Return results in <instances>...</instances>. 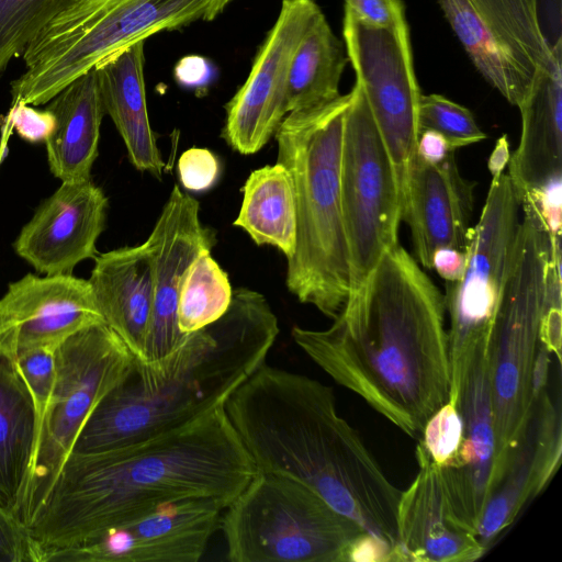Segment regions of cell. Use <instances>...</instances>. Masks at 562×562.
Returning <instances> with one entry per match:
<instances>
[{"label": "cell", "mask_w": 562, "mask_h": 562, "mask_svg": "<svg viewBox=\"0 0 562 562\" xmlns=\"http://www.w3.org/2000/svg\"><path fill=\"white\" fill-rule=\"evenodd\" d=\"M256 473L222 405L124 446L69 453L25 525L48 562L160 505L198 499L225 509Z\"/></svg>", "instance_id": "cell-1"}, {"label": "cell", "mask_w": 562, "mask_h": 562, "mask_svg": "<svg viewBox=\"0 0 562 562\" xmlns=\"http://www.w3.org/2000/svg\"><path fill=\"white\" fill-rule=\"evenodd\" d=\"M443 294L400 245L350 292L325 329L292 328L294 342L335 382L412 438L449 401Z\"/></svg>", "instance_id": "cell-2"}, {"label": "cell", "mask_w": 562, "mask_h": 562, "mask_svg": "<svg viewBox=\"0 0 562 562\" xmlns=\"http://www.w3.org/2000/svg\"><path fill=\"white\" fill-rule=\"evenodd\" d=\"M224 408L257 471L305 484L398 561L401 490L338 413L330 386L266 361Z\"/></svg>", "instance_id": "cell-3"}, {"label": "cell", "mask_w": 562, "mask_h": 562, "mask_svg": "<svg viewBox=\"0 0 562 562\" xmlns=\"http://www.w3.org/2000/svg\"><path fill=\"white\" fill-rule=\"evenodd\" d=\"M279 331L278 317L261 293L233 290L232 303L218 321L186 335L173 351L153 363L135 359L132 371L91 412L71 452L124 446L224 405L267 361Z\"/></svg>", "instance_id": "cell-4"}, {"label": "cell", "mask_w": 562, "mask_h": 562, "mask_svg": "<svg viewBox=\"0 0 562 562\" xmlns=\"http://www.w3.org/2000/svg\"><path fill=\"white\" fill-rule=\"evenodd\" d=\"M350 92L322 106L290 112L274 137L295 192L297 234L288 260L289 291L335 318L350 294L340 199L344 120Z\"/></svg>", "instance_id": "cell-5"}, {"label": "cell", "mask_w": 562, "mask_h": 562, "mask_svg": "<svg viewBox=\"0 0 562 562\" xmlns=\"http://www.w3.org/2000/svg\"><path fill=\"white\" fill-rule=\"evenodd\" d=\"M520 206L487 345L496 486L532 416L538 400L533 374L542 346V322L550 303L561 297V245L552 244L532 198H524Z\"/></svg>", "instance_id": "cell-6"}, {"label": "cell", "mask_w": 562, "mask_h": 562, "mask_svg": "<svg viewBox=\"0 0 562 562\" xmlns=\"http://www.w3.org/2000/svg\"><path fill=\"white\" fill-rule=\"evenodd\" d=\"M234 0H76L23 52L11 104H47L66 86L115 53L160 31L213 21Z\"/></svg>", "instance_id": "cell-7"}, {"label": "cell", "mask_w": 562, "mask_h": 562, "mask_svg": "<svg viewBox=\"0 0 562 562\" xmlns=\"http://www.w3.org/2000/svg\"><path fill=\"white\" fill-rule=\"evenodd\" d=\"M222 514L231 562H346L369 535L305 484L259 471Z\"/></svg>", "instance_id": "cell-8"}, {"label": "cell", "mask_w": 562, "mask_h": 562, "mask_svg": "<svg viewBox=\"0 0 562 562\" xmlns=\"http://www.w3.org/2000/svg\"><path fill=\"white\" fill-rule=\"evenodd\" d=\"M340 199L350 292L398 244L402 199L390 154L358 83L344 120Z\"/></svg>", "instance_id": "cell-9"}, {"label": "cell", "mask_w": 562, "mask_h": 562, "mask_svg": "<svg viewBox=\"0 0 562 562\" xmlns=\"http://www.w3.org/2000/svg\"><path fill=\"white\" fill-rule=\"evenodd\" d=\"M520 200L507 173L492 177L480 218L471 229L462 277L447 282L450 403L457 406L461 384L488 336L503 290L519 224Z\"/></svg>", "instance_id": "cell-10"}, {"label": "cell", "mask_w": 562, "mask_h": 562, "mask_svg": "<svg viewBox=\"0 0 562 562\" xmlns=\"http://www.w3.org/2000/svg\"><path fill=\"white\" fill-rule=\"evenodd\" d=\"M56 375L33 460L23 521L71 452L95 406L132 371L135 357L106 325L86 327L55 349Z\"/></svg>", "instance_id": "cell-11"}, {"label": "cell", "mask_w": 562, "mask_h": 562, "mask_svg": "<svg viewBox=\"0 0 562 562\" xmlns=\"http://www.w3.org/2000/svg\"><path fill=\"white\" fill-rule=\"evenodd\" d=\"M342 33L356 83L362 90L392 159L403 209L416 157L422 95L407 23L375 26L345 8Z\"/></svg>", "instance_id": "cell-12"}, {"label": "cell", "mask_w": 562, "mask_h": 562, "mask_svg": "<svg viewBox=\"0 0 562 562\" xmlns=\"http://www.w3.org/2000/svg\"><path fill=\"white\" fill-rule=\"evenodd\" d=\"M483 78L518 106L552 57L539 0H438Z\"/></svg>", "instance_id": "cell-13"}, {"label": "cell", "mask_w": 562, "mask_h": 562, "mask_svg": "<svg viewBox=\"0 0 562 562\" xmlns=\"http://www.w3.org/2000/svg\"><path fill=\"white\" fill-rule=\"evenodd\" d=\"M323 13L314 0H282L278 18L254 59L244 85L226 104L222 137L235 151L252 155L286 113L289 72L303 36Z\"/></svg>", "instance_id": "cell-14"}, {"label": "cell", "mask_w": 562, "mask_h": 562, "mask_svg": "<svg viewBox=\"0 0 562 562\" xmlns=\"http://www.w3.org/2000/svg\"><path fill=\"white\" fill-rule=\"evenodd\" d=\"M224 508L210 501L160 505L49 561L198 562L220 528Z\"/></svg>", "instance_id": "cell-15"}, {"label": "cell", "mask_w": 562, "mask_h": 562, "mask_svg": "<svg viewBox=\"0 0 562 562\" xmlns=\"http://www.w3.org/2000/svg\"><path fill=\"white\" fill-rule=\"evenodd\" d=\"M215 233L202 225L199 202L175 184L144 243L151 261L154 302L140 363H153L183 340L177 321L180 285L186 270L201 254L211 252Z\"/></svg>", "instance_id": "cell-16"}, {"label": "cell", "mask_w": 562, "mask_h": 562, "mask_svg": "<svg viewBox=\"0 0 562 562\" xmlns=\"http://www.w3.org/2000/svg\"><path fill=\"white\" fill-rule=\"evenodd\" d=\"M103 323L88 280L27 273L0 299V355L14 360L29 350L56 349L75 333Z\"/></svg>", "instance_id": "cell-17"}, {"label": "cell", "mask_w": 562, "mask_h": 562, "mask_svg": "<svg viewBox=\"0 0 562 562\" xmlns=\"http://www.w3.org/2000/svg\"><path fill=\"white\" fill-rule=\"evenodd\" d=\"M108 198L91 179L61 182L35 210L13 243L15 254L45 276L72 274L97 256Z\"/></svg>", "instance_id": "cell-18"}, {"label": "cell", "mask_w": 562, "mask_h": 562, "mask_svg": "<svg viewBox=\"0 0 562 562\" xmlns=\"http://www.w3.org/2000/svg\"><path fill=\"white\" fill-rule=\"evenodd\" d=\"M418 471L397 505L398 561L473 562L484 555L477 530L456 510L441 465L420 442Z\"/></svg>", "instance_id": "cell-19"}, {"label": "cell", "mask_w": 562, "mask_h": 562, "mask_svg": "<svg viewBox=\"0 0 562 562\" xmlns=\"http://www.w3.org/2000/svg\"><path fill=\"white\" fill-rule=\"evenodd\" d=\"M457 408L462 420L461 445L456 458L441 469L454 508L477 530L496 487L487 346L479 350L463 378Z\"/></svg>", "instance_id": "cell-20"}, {"label": "cell", "mask_w": 562, "mask_h": 562, "mask_svg": "<svg viewBox=\"0 0 562 562\" xmlns=\"http://www.w3.org/2000/svg\"><path fill=\"white\" fill-rule=\"evenodd\" d=\"M475 183L464 179L451 155L438 165L415 158L402 209L420 265L431 269L434 252L453 247L468 252Z\"/></svg>", "instance_id": "cell-21"}, {"label": "cell", "mask_w": 562, "mask_h": 562, "mask_svg": "<svg viewBox=\"0 0 562 562\" xmlns=\"http://www.w3.org/2000/svg\"><path fill=\"white\" fill-rule=\"evenodd\" d=\"M561 456L560 404L543 390L526 432L481 516L477 536L486 550L516 520L526 504L546 488L560 465Z\"/></svg>", "instance_id": "cell-22"}, {"label": "cell", "mask_w": 562, "mask_h": 562, "mask_svg": "<svg viewBox=\"0 0 562 562\" xmlns=\"http://www.w3.org/2000/svg\"><path fill=\"white\" fill-rule=\"evenodd\" d=\"M520 140L510 154L508 177L521 201L562 177V38L552 44V57L535 78L518 105Z\"/></svg>", "instance_id": "cell-23"}, {"label": "cell", "mask_w": 562, "mask_h": 562, "mask_svg": "<svg viewBox=\"0 0 562 562\" xmlns=\"http://www.w3.org/2000/svg\"><path fill=\"white\" fill-rule=\"evenodd\" d=\"M88 282L104 323L140 361L154 302L151 261L145 245L95 256Z\"/></svg>", "instance_id": "cell-24"}, {"label": "cell", "mask_w": 562, "mask_h": 562, "mask_svg": "<svg viewBox=\"0 0 562 562\" xmlns=\"http://www.w3.org/2000/svg\"><path fill=\"white\" fill-rule=\"evenodd\" d=\"M144 44L139 41L115 53L95 70L105 114L120 133L131 164L160 179L165 162L147 112Z\"/></svg>", "instance_id": "cell-25"}, {"label": "cell", "mask_w": 562, "mask_h": 562, "mask_svg": "<svg viewBox=\"0 0 562 562\" xmlns=\"http://www.w3.org/2000/svg\"><path fill=\"white\" fill-rule=\"evenodd\" d=\"M47 104L56 121L45 142L50 172L61 182L91 179L105 114L95 68L66 86Z\"/></svg>", "instance_id": "cell-26"}, {"label": "cell", "mask_w": 562, "mask_h": 562, "mask_svg": "<svg viewBox=\"0 0 562 562\" xmlns=\"http://www.w3.org/2000/svg\"><path fill=\"white\" fill-rule=\"evenodd\" d=\"M37 441L29 389L13 360L0 355V505L22 520Z\"/></svg>", "instance_id": "cell-27"}, {"label": "cell", "mask_w": 562, "mask_h": 562, "mask_svg": "<svg viewBox=\"0 0 562 562\" xmlns=\"http://www.w3.org/2000/svg\"><path fill=\"white\" fill-rule=\"evenodd\" d=\"M258 245H269L291 259L297 218L292 178L280 162L254 170L243 187V201L233 223Z\"/></svg>", "instance_id": "cell-28"}, {"label": "cell", "mask_w": 562, "mask_h": 562, "mask_svg": "<svg viewBox=\"0 0 562 562\" xmlns=\"http://www.w3.org/2000/svg\"><path fill=\"white\" fill-rule=\"evenodd\" d=\"M348 57L345 44L321 13L299 44L291 63L286 113L308 110L335 101Z\"/></svg>", "instance_id": "cell-29"}, {"label": "cell", "mask_w": 562, "mask_h": 562, "mask_svg": "<svg viewBox=\"0 0 562 562\" xmlns=\"http://www.w3.org/2000/svg\"><path fill=\"white\" fill-rule=\"evenodd\" d=\"M233 289L227 272L204 252L188 267L181 281L177 321L183 335L218 321L228 310Z\"/></svg>", "instance_id": "cell-30"}, {"label": "cell", "mask_w": 562, "mask_h": 562, "mask_svg": "<svg viewBox=\"0 0 562 562\" xmlns=\"http://www.w3.org/2000/svg\"><path fill=\"white\" fill-rule=\"evenodd\" d=\"M76 0H0V77L13 57Z\"/></svg>", "instance_id": "cell-31"}, {"label": "cell", "mask_w": 562, "mask_h": 562, "mask_svg": "<svg viewBox=\"0 0 562 562\" xmlns=\"http://www.w3.org/2000/svg\"><path fill=\"white\" fill-rule=\"evenodd\" d=\"M417 122L418 133L434 131L443 136L456 150L486 138L469 109L437 93H422Z\"/></svg>", "instance_id": "cell-32"}, {"label": "cell", "mask_w": 562, "mask_h": 562, "mask_svg": "<svg viewBox=\"0 0 562 562\" xmlns=\"http://www.w3.org/2000/svg\"><path fill=\"white\" fill-rule=\"evenodd\" d=\"M13 362L20 372L26 387L29 389L33 400L37 415L40 438L42 424L52 397L55 383V349L40 348L29 350L19 355L13 360Z\"/></svg>", "instance_id": "cell-33"}, {"label": "cell", "mask_w": 562, "mask_h": 562, "mask_svg": "<svg viewBox=\"0 0 562 562\" xmlns=\"http://www.w3.org/2000/svg\"><path fill=\"white\" fill-rule=\"evenodd\" d=\"M461 440L462 420L459 411L448 402L427 420L419 442L435 463L446 465L456 458Z\"/></svg>", "instance_id": "cell-34"}, {"label": "cell", "mask_w": 562, "mask_h": 562, "mask_svg": "<svg viewBox=\"0 0 562 562\" xmlns=\"http://www.w3.org/2000/svg\"><path fill=\"white\" fill-rule=\"evenodd\" d=\"M178 175L186 190L204 192L216 184L221 175V162L212 150L191 147L179 157Z\"/></svg>", "instance_id": "cell-35"}, {"label": "cell", "mask_w": 562, "mask_h": 562, "mask_svg": "<svg viewBox=\"0 0 562 562\" xmlns=\"http://www.w3.org/2000/svg\"><path fill=\"white\" fill-rule=\"evenodd\" d=\"M55 116L46 108L38 110L34 105L13 103L3 117L2 130L18 135L30 143L46 142L55 128Z\"/></svg>", "instance_id": "cell-36"}, {"label": "cell", "mask_w": 562, "mask_h": 562, "mask_svg": "<svg viewBox=\"0 0 562 562\" xmlns=\"http://www.w3.org/2000/svg\"><path fill=\"white\" fill-rule=\"evenodd\" d=\"M0 562H40L26 525L0 505Z\"/></svg>", "instance_id": "cell-37"}, {"label": "cell", "mask_w": 562, "mask_h": 562, "mask_svg": "<svg viewBox=\"0 0 562 562\" xmlns=\"http://www.w3.org/2000/svg\"><path fill=\"white\" fill-rule=\"evenodd\" d=\"M345 8L364 22L382 27L398 25L406 21L402 0H344Z\"/></svg>", "instance_id": "cell-38"}, {"label": "cell", "mask_w": 562, "mask_h": 562, "mask_svg": "<svg viewBox=\"0 0 562 562\" xmlns=\"http://www.w3.org/2000/svg\"><path fill=\"white\" fill-rule=\"evenodd\" d=\"M456 154V149L440 134L434 131L418 133L416 157L428 165H438Z\"/></svg>", "instance_id": "cell-39"}, {"label": "cell", "mask_w": 562, "mask_h": 562, "mask_svg": "<svg viewBox=\"0 0 562 562\" xmlns=\"http://www.w3.org/2000/svg\"><path fill=\"white\" fill-rule=\"evenodd\" d=\"M465 265L467 252L453 247H441L434 252L431 270H435L446 282H454L462 277Z\"/></svg>", "instance_id": "cell-40"}, {"label": "cell", "mask_w": 562, "mask_h": 562, "mask_svg": "<svg viewBox=\"0 0 562 562\" xmlns=\"http://www.w3.org/2000/svg\"><path fill=\"white\" fill-rule=\"evenodd\" d=\"M509 158V144L507 137L504 135L497 140L488 158V170L492 177L504 172L505 167L508 165Z\"/></svg>", "instance_id": "cell-41"}]
</instances>
